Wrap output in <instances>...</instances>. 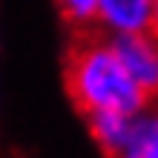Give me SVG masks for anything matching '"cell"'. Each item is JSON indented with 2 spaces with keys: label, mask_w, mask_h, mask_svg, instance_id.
<instances>
[{
  "label": "cell",
  "mask_w": 158,
  "mask_h": 158,
  "mask_svg": "<svg viewBox=\"0 0 158 158\" xmlns=\"http://www.w3.org/2000/svg\"><path fill=\"white\" fill-rule=\"evenodd\" d=\"M138 115H124V112H104V115H89V132L95 144L104 150L106 158H115L132 138Z\"/></svg>",
  "instance_id": "obj_4"
},
{
  "label": "cell",
  "mask_w": 158,
  "mask_h": 158,
  "mask_svg": "<svg viewBox=\"0 0 158 158\" xmlns=\"http://www.w3.org/2000/svg\"><path fill=\"white\" fill-rule=\"evenodd\" d=\"M115 158H158V106H147L135 118L129 144Z\"/></svg>",
  "instance_id": "obj_5"
},
{
  "label": "cell",
  "mask_w": 158,
  "mask_h": 158,
  "mask_svg": "<svg viewBox=\"0 0 158 158\" xmlns=\"http://www.w3.org/2000/svg\"><path fill=\"white\" fill-rule=\"evenodd\" d=\"M152 32H158V0L152 3Z\"/></svg>",
  "instance_id": "obj_7"
},
{
  "label": "cell",
  "mask_w": 158,
  "mask_h": 158,
  "mask_svg": "<svg viewBox=\"0 0 158 158\" xmlns=\"http://www.w3.org/2000/svg\"><path fill=\"white\" fill-rule=\"evenodd\" d=\"M60 17L78 32L95 29V15H98V0H55Z\"/></svg>",
  "instance_id": "obj_6"
},
{
  "label": "cell",
  "mask_w": 158,
  "mask_h": 158,
  "mask_svg": "<svg viewBox=\"0 0 158 158\" xmlns=\"http://www.w3.org/2000/svg\"><path fill=\"white\" fill-rule=\"evenodd\" d=\"M66 92L86 118L104 112L141 115L150 106L147 95L127 72L112 38L98 29L81 32V38L69 49Z\"/></svg>",
  "instance_id": "obj_1"
},
{
  "label": "cell",
  "mask_w": 158,
  "mask_h": 158,
  "mask_svg": "<svg viewBox=\"0 0 158 158\" xmlns=\"http://www.w3.org/2000/svg\"><path fill=\"white\" fill-rule=\"evenodd\" d=\"M115 49L124 60L127 72L138 83V89L147 95L150 104L158 101V32L141 29L112 38Z\"/></svg>",
  "instance_id": "obj_2"
},
{
  "label": "cell",
  "mask_w": 158,
  "mask_h": 158,
  "mask_svg": "<svg viewBox=\"0 0 158 158\" xmlns=\"http://www.w3.org/2000/svg\"><path fill=\"white\" fill-rule=\"evenodd\" d=\"M152 3L155 0H98L95 29L106 38L152 29Z\"/></svg>",
  "instance_id": "obj_3"
}]
</instances>
